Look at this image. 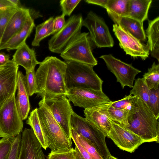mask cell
<instances>
[{
    "label": "cell",
    "mask_w": 159,
    "mask_h": 159,
    "mask_svg": "<svg viewBox=\"0 0 159 159\" xmlns=\"http://www.w3.org/2000/svg\"><path fill=\"white\" fill-rule=\"evenodd\" d=\"M66 62L56 57L48 56L39 64L35 72L38 97H53L66 95L68 92L65 82Z\"/></svg>",
    "instance_id": "6da1fadb"
},
{
    "label": "cell",
    "mask_w": 159,
    "mask_h": 159,
    "mask_svg": "<svg viewBox=\"0 0 159 159\" xmlns=\"http://www.w3.org/2000/svg\"><path fill=\"white\" fill-rule=\"evenodd\" d=\"M127 119L128 125L125 127L140 137L144 143H159L158 119L140 98H134Z\"/></svg>",
    "instance_id": "7a4b0ae2"
},
{
    "label": "cell",
    "mask_w": 159,
    "mask_h": 159,
    "mask_svg": "<svg viewBox=\"0 0 159 159\" xmlns=\"http://www.w3.org/2000/svg\"><path fill=\"white\" fill-rule=\"evenodd\" d=\"M37 111L40 124L51 151H63L72 148V143L53 116L44 97L39 103Z\"/></svg>",
    "instance_id": "3957f363"
},
{
    "label": "cell",
    "mask_w": 159,
    "mask_h": 159,
    "mask_svg": "<svg viewBox=\"0 0 159 159\" xmlns=\"http://www.w3.org/2000/svg\"><path fill=\"white\" fill-rule=\"evenodd\" d=\"M65 82L67 89L81 87L102 90L103 81L89 65L73 61L66 62Z\"/></svg>",
    "instance_id": "277c9868"
},
{
    "label": "cell",
    "mask_w": 159,
    "mask_h": 159,
    "mask_svg": "<svg viewBox=\"0 0 159 159\" xmlns=\"http://www.w3.org/2000/svg\"><path fill=\"white\" fill-rule=\"evenodd\" d=\"M94 45L89 33H80L72 40L60 53L67 61H73L93 66L98 64L92 50Z\"/></svg>",
    "instance_id": "5b68a950"
},
{
    "label": "cell",
    "mask_w": 159,
    "mask_h": 159,
    "mask_svg": "<svg viewBox=\"0 0 159 159\" xmlns=\"http://www.w3.org/2000/svg\"><path fill=\"white\" fill-rule=\"evenodd\" d=\"M71 128L79 134L90 141L103 159H108L112 155L105 141V134L85 118L73 112L70 120Z\"/></svg>",
    "instance_id": "8992f818"
},
{
    "label": "cell",
    "mask_w": 159,
    "mask_h": 159,
    "mask_svg": "<svg viewBox=\"0 0 159 159\" xmlns=\"http://www.w3.org/2000/svg\"><path fill=\"white\" fill-rule=\"evenodd\" d=\"M15 92L0 108V137L11 139L23 131V120L16 103Z\"/></svg>",
    "instance_id": "52a82bcc"
},
{
    "label": "cell",
    "mask_w": 159,
    "mask_h": 159,
    "mask_svg": "<svg viewBox=\"0 0 159 159\" xmlns=\"http://www.w3.org/2000/svg\"><path fill=\"white\" fill-rule=\"evenodd\" d=\"M83 20L80 14L70 17L62 28L49 40V50L53 53H61L69 43L81 33Z\"/></svg>",
    "instance_id": "ba28073f"
},
{
    "label": "cell",
    "mask_w": 159,
    "mask_h": 159,
    "mask_svg": "<svg viewBox=\"0 0 159 159\" xmlns=\"http://www.w3.org/2000/svg\"><path fill=\"white\" fill-rule=\"evenodd\" d=\"M83 26L88 30L92 41L98 48L113 46L114 42L108 27L104 20L95 13L89 12L83 20Z\"/></svg>",
    "instance_id": "9c48e42d"
},
{
    "label": "cell",
    "mask_w": 159,
    "mask_h": 159,
    "mask_svg": "<svg viewBox=\"0 0 159 159\" xmlns=\"http://www.w3.org/2000/svg\"><path fill=\"white\" fill-rule=\"evenodd\" d=\"M44 97L45 103L53 116L67 137L71 140L70 120L74 111L70 101L64 95Z\"/></svg>",
    "instance_id": "30bf717a"
},
{
    "label": "cell",
    "mask_w": 159,
    "mask_h": 159,
    "mask_svg": "<svg viewBox=\"0 0 159 159\" xmlns=\"http://www.w3.org/2000/svg\"><path fill=\"white\" fill-rule=\"evenodd\" d=\"M75 106L84 109L91 108L111 101L102 90L81 87L69 89L65 95Z\"/></svg>",
    "instance_id": "8fae6325"
},
{
    "label": "cell",
    "mask_w": 159,
    "mask_h": 159,
    "mask_svg": "<svg viewBox=\"0 0 159 159\" xmlns=\"http://www.w3.org/2000/svg\"><path fill=\"white\" fill-rule=\"evenodd\" d=\"M99 58L104 61L108 69L114 75L122 89L125 86L133 87L135 77L141 72L140 70L111 54L102 55Z\"/></svg>",
    "instance_id": "7c38bea8"
},
{
    "label": "cell",
    "mask_w": 159,
    "mask_h": 159,
    "mask_svg": "<svg viewBox=\"0 0 159 159\" xmlns=\"http://www.w3.org/2000/svg\"><path fill=\"white\" fill-rule=\"evenodd\" d=\"M111 126L107 137L120 149L132 153L144 143L139 137L123 125L110 119Z\"/></svg>",
    "instance_id": "4fadbf2b"
},
{
    "label": "cell",
    "mask_w": 159,
    "mask_h": 159,
    "mask_svg": "<svg viewBox=\"0 0 159 159\" xmlns=\"http://www.w3.org/2000/svg\"><path fill=\"white\" fill-rule=\"evenodd\" d=\"M113 31L119 42L120 47L126 54L134 58L140 57L143 60L148 57L150 52L147 45L115 24L113 25Z\"/></svg>",
    "instance_id": "5bb4252c"
},
{
    "label": "cell",
    "mask_w": 159,
    "mask_h": 159,
    "mask_svg": "<svg viewBox=\"0 0 159 159\" xmlns=\"http://www.w3.org/2000/svg\"><path fill=\"white\" fill-rule=\"evenodd\" d=\"M18 68L12 60L0 66V108L16 92Z\"/></svg>",
    "instance_id": "9a60e30c"
},
{
    "label": "cell",
    "mask_w": 159,
    "mask_h": 159,
    "mask_svg": "<svg viewBox=\"0 0 159 159\" xmlns=\"http://www.w3.org/2000/svg\"><path fill=\"white\" fill-rule=\"evenodd\" d=\"M42 148L32 129L25 128L21 133L18 159H45Z\"/></svg>",
    "instance_id": "2e32d148"
},
{
    "label": "cell",
    "mask_w": 159,
    "mask_h": 159,
    "mask_svg": "<svg viewBox=\"0 0 159 159\" xmlns=\"http://www.w3.org/2000/svg\"><path fill=\"white\" fill-rule=\"evenodd\" d=\"M112 102L104 103L84 110L85 118L102 131L107 137L111 126L107 110Z\"/></svg>",
    "instance_id": "e0dca14e"
},
{
    "label": "cell",
    "mask_w": 159,
    "mask_h": 159,
    "mask_svg": "<svg viewBox=\"0 0 159 159\" xmlns=\"http://www.w3.org/2000/svg\"><path fill=\"white\" fill-rule=\"evenodd\" d=\"M30 10L24 7L19 8L12 16L4 30L0 40L1 48L23 27L30 17Z\"/></svg>",
    "instance_id": "ac0fdd59"
},
{
    "label": "cell",
    "mask_w": 159,
    "mask_h": 159,
    "mask_svg": "<svg viewBox=\"0 0 159 159\" xmlns=\"http://www.w3.org/2000/svg\"><path fill=\"white\" fill-rule=\"evenodd\" d=\"M109 16L118 26L127 31L140 41L146 40L143 23L131 17L122 16L107 12Z\"/></svg>",
    "instance_id": "d6986e66"
},
{
    "label": "cell",
    "mask_w": 159,
    "mask_h": 159,
    "mask_svg": "<svg viewBox=\"0 0 159 159\" xmlns=\"http://www.w3.org/2000/svg\"><path fill=\"white\" fill-rule=\"evenodd\" d=\"M17 89L16 100L17 107L23 120L26 119L29 112L30 106L29 95L27 89L25 75L18 71L17 74Z\"/></svg>",
    "instance_id": "ffe728a7"
},
{
    "label": "cell",
    "mask_w": 159,
    "mask_h": 159,
    "mask_svg": "<svg viewBox=\"0 0 159 159\" xmlns=\"http://www.w3.org/2000/svg\"><path fill=\"white\" fill-rule=\"evenodd\" d=\"M12 60L17 65L23 67L26 71L40 63L37 59L34 50L30 48L26 43L16 50Z\"/></svg>",
    "instance_id": "44dd1931"
},
{
    "label": "cell",
    "mask_w": 159,
    "mask_h": 159,
    "mask_svg": "<svg viewBox=\"0 0 159 159\" xmlns=\"http://www.w3.org/2000/svg\"><path fill=\"white\" fill-rule=\"evenodd\" d=\"M35 26L32 16L27 19L22 28L14 35L1 48L8 51L16 50L26 43L27 39L30 36Z\"/></svg>",
    "instance_id": "7402d4cb"
},
{
    "label": "cell",
    "mask_w": 159,
    "mask_h": 159,
    "mask_svg": "<svg viewBox=\"0 0 159 159\" xmlns=\"http://www.w3.org/2000/svg\"><path fill=\"white\" fill-rule=\"evenodd\" d=\"M147 46L151 56L159 61V17L148 20L146 30Z\"/></svg>",
    "instance_id": "603a6c76"
},
{
    "label": "cell",
    "mask_w": 159,
    "mask_h": 159,
    "mask_svg": "<svg viewBox=\"0 0 159 159\" xmlns=\"http://www.w3.org/2000/svg\"><path fill=\"white\" fill-rule=\"evenodd\" d=\"M152 0H129L127 16L141 23L148 19Z\"/></svg>",
    "instance_id": "cb8c5ba5"
},
{
    "label": "cell",
    "mask_w": 159,
    "mask_h": 159,
    "mask_svg": "<svg viewBox=\"0 0 159 159\" xmlns=\"http://www.w3.org/2000/svg\"><path fill=\"white\" fill-rule=\"evenodd\" d=\"M26 123L30 125L32 129L42 148L46 150L48 148V142L41 126L37 108L34 109L31 112Z\"/></svg>",
    "instance_id": "d4e9b609"
},
{
    "label": "cell",
    "mask_w": 159,
    "mask_h": 159,
    "mask_svg": "<svg viewBox=\"0 0 159 159\" xmlns=\"http://www.w3.org/2000/svg\"><path fill=\"white\" fill-rule=\"evenodd\" d=\"M54 17L51 16L42 23L38 25L35 28V33L31 45L34 47L40 46V42L43 39L53 34Z\"/></svg>",
    "instance_id": "484cf974"
},
{
    "label": "cell",
    "mask_w": 159,
    "mask_h": 159,
    "mask_svg": "<svg viewBox=\"0 0 159 159\" xmlns=\"http://www.w3.org/2000/svg\"><path fill=\"white\" fill-rule=\"evenodd\" d=\"M130 94L136 98H140L148 107L150 91L143 78L135 80L134 85Z\"/></svg>",
    "instance_id": "4316f807"
},
{
    "label": "cell",
    "mask_w": 159,
    "mask_h": 159,
    "mask_svg": "<svg viewBox=\"0 0 159 159\" xmlns=\"http://www.w3.org/2000/svg\"><path fill=\"white\" fill-rule=\"evenodd\" d=\"M143 78L150 90L159 88V64L154 62L148 72L144 74Z\"/></svg>",
    "instance_id": "83f0119b"
},
{
    "label": "cell",
    "mask_w": 159,
    "mask_h": 159,
    "mask_svg": "<svg viewBox=\"0 0 159 159\" xmlns=\"http://www.w3.org/2000/svg\"><path fill=\"white\" fill-rule=\"evenodd\" d=\"M129 0H108L105 8L109 12L122 16H127Z\"/></svg>",
    "instance_id": "f1b7e54d"
},
{
    "label": "cell",
    "mask_w": 159,
    "mask_h": 159,
    "mask_svg": "<svg viewBox=\"0 0 159 159\" xmlns=\"http://www.w3.org/2000/svg\"><path fill=\"white\" fill-rule=\"evenodd\" d=\"M111 104L107 110L110 119L125 127L127 126L128 125L127 118L129 111L115 108L112 106Z\"/></svg>",
    "instance_id": "f546056e"
},
{
    "label": "cell",
    "mask_w": 159,
    "mask_h": 159,
    "mask_svg": "<svg viewBox=\"0 0 159 159\" xmlns=\"http://www.w3.org/2000/svg\"><path fill=\"white\" fill-rule=\"evenodd\" d=\"M19 8L15 6L8 7L3 8L0 11V40L9 20Z\"/></svg>",
    "instance_id": "4dcf8cb0"
},
{
    "label": "cell",
    "mask_w": 159,
    "mask_h": 159,
    "mask_svg": "<svg viewBox=\"0 0 159 159\" xmlns=\"http://www.w3.org/2000/svg\"><path fill=\"white\" fill-rule=\"evenodd\" d=\"M77 137L81 145L93 159H103L90 141L78 133Z\"/></svg>",
    "instance_id": "1f68e13d"
},
{
    "label": "cell",
    "mask_w": 159,
    "mask_h": 159,
    "mask_svg": "<svg viewBox=\"0 0 159 159\" xmlns=\"http://www.w3.org/2000/svg\"><path fill=\"white\" fill-rule=\"evenodd\" d=\"M148 107L156 118L158 119L159 118V88L150 90Z\"/></svg>",
    "instance_id": "d6a6232c"
},
{
    "label": "cell",
    "mask_w": 159,
    "mask_h": 159,
    "mask_svg": "<svg viewBox=\"0 0 159 159\" xmlns=\"http://www.w3.org/2000/svg\"><path fill=\"white\" fill-rule=\"evenodd\" d=\"M35 68L26 71L25 80L26 85L29 96L35 93L36 91L37 84L35 77Z\"/></svg>",
    "instance_id": "836d02e7"
},
{
    "label": "cell",
    "mask_w": 159,
    "mask_h": 159,
    "mask_svg": "<svg viewBox=\"0 0 159 159\" xmlns=\"http://www.w3.org/2000/svg\"><path fill=\"white\" fill-rule=\"evenodd\" d=\"M47 159H76L74 154V148H72L63 151H51Z\"/></svg>",
    "instance_id": "e575fe53"
},
{
    "label": "cell",
    "mask_w": 159,
    "mask_h": 159,
    "mask_svg": "<svg viewBox=\"0 0 159 159\" xmlns=\"http://www.w3.org/2000/svg\"><path fill=\"white\" fill-rule=\"evenodd\" d=\"M21 133L16 137L10 139L11 143V148L7 159H18L21 144Z\"/></svg>",
    "instance_id": "d590c367"
},
{
    "label": "cell",
    "mask_w": 159,
    "mask_h": 159,
    "mask_svg": "<svg viewBox=\"0 0 159 159\" xmlns=\"http://www.w3.org/2000/svg\"><path fill=\"white\" fill-rule=\"evenodd\" d=\"M135 97L129 94L125 95L122 99L112 102L111 106L116 108L129 111L131 109L132 102Z\"/></svg>",
    "instance_id": "8d00e7d4"
},
{
    "label": "cell",
    "mask_w": 159,
    "mask_h": 159,
    "mask_svg": "<svg viewBox=\"0 0 159 159\" xmlns=\"http://www.w3.org/2000/svg\"><path fill=\"white\" fill-rule=\"evenodd\" d=\"M81 0H61L60 2V5L64 16H70L74 9Z\"/></svg>",
    "instance_id": "74e56055"
},
{
    "label": "cell",
    "mask_w": 159,
    "mask_h": 159,
    "mask_svg": "<svg viewBox=\"0 0 159 159\" xmlns=\"http://www.w3.org/2000/svg\"><path fill=\"white\" fill-rule=\"evenodd\" d=\"M11 148L10 139L2 138L0 139V159H7Z\"/></svg>",
    "instance_id": "f35d334b"
},
{
    "label": "cell",
    "mask_w": 159,
    "mask_h": 159,
    "mask_svg": "<svg viewBox=\"0 0 159 159\" xmlns=\"http://www.w3.org/2000/svg\"><path fill=\"white\" fill-rule=\"evenodd\" d=\"M71 128V139L73 140L75 146L84 159H93L87 151L81 145L78 140L77 133L73 128Z\"/></svg>",
    "instance_id": "ab89813d"
},
{
    "label": "cell",
    "mask_w": 159,
    "mask_h": 159,
    "mask_svg": "<svg viewBox=\"0 0 159 159\" xmlns=\"http://www.w3.org/2000/svg\"><path fill=\"white\" fill-rule=\"evenodd\" d=\"M65 16L62 14L54 18L53 21V34H55L64 25L65 23Z\"/></svg>",
    "instance_id": "60d3db41"
},
{
    "label": "cell",
    "mask_w": 159,
    "mask_h": 159,
    "mask_svg": "<svg viewBox=\"0 0 159 159\" xmlns=\"http://www.w3.org/2000/svg\"><path fill=\"white\" fill-rule=\"evenodd\" d=\"M85 1L88 3L100 6L105 8L108 0H87Z\"/></svg>",
    "instance_id": "b9f144b4"
},
{
    "label": "cell",
    "mask_w": 159,
    "mask_h": 159,
    "mask_svg": "<svg viewBox=\"0 0 159 159\" xmlns=\"http://www.w3.org/2000/svg\"><path fill=\"white\" fill-rule=\"evenodd\" d=\"M10 60L9 55L4 52L0 53V66L5 65Z\"/></svg>",
    "instance_id": "7bdbcfd3"
},
{
    "label": "cell",
    "mask_w": 159,
    "mask_h": 159,
    "mask_svg": "<svg viewBox=\"0 0 159 159\" xmlns=\"http://www.w3.org/2000/svg\"><path fill=\"white\" fill-rule=\"evenodd\" d=\"M11 6H15L9 0H0V11L5 7Z\"/></svg>",
    "instance_id": "ee69618b"
},
{
    "label": "cell",
    "mask_w": 159,
    "mask_h": 159,
    "mask_svg": "<svg viewBox=\"0 0 159 159\" xmlns=\"http://www.w3.org/2000/svg\"><path fill=\"white\" fill-rule=\"evenodd\" d=\"M74 154L76 159H84L76 146L74 148Z\"/></svg>",
    "instance_id": "f6af8a7d"
},
{
    "label": "cell",
    "mask_w": 159,
    "mask_h": 159,
    "mask_svg": "<svg viewBox=\"0 0 159 159\" xmlns=\"http://www.w3.org/2000/svg\"><path fill=\"white\" fill-rule=\"evenodd\" d=\"M15 6L19 7L21 8V6L20 1L19 0H9Z\"/></svg>",
    "instance_id": "bcb514c9"
},
{
    "label": "cell",
    "mask_w": 159,
    "mask_h": 159,
    "mask_svg": "<svg viewBox=\"0 0 159 159\" xmlns=\"http://www.w3.org/2000/svg\"><path fill=\"white\" fill-rule=\"evenodd\" d=\"M108 159H117V158L111 156Z\"/></svg>",
    "instance_id": "7dc6e473"
}]
</instances>
